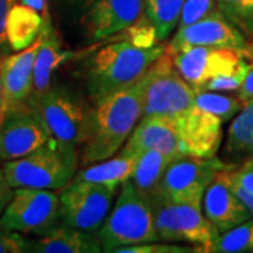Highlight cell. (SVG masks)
Masks as SVG:
<instances>
[{"label": "cell", "instance_id": "4316f807", "mask_svg": "<svg viewBox=\"0 0 253 253\" xmlns=\"http://www.w3.org/2000/svg\"><path fill=\"white\" fill-rule=\"evenodd\" d=\"M196 104L200 109L218 116L225 123L228 120L235 117L236 113L242 109L244 101L239 97L225 96L218 91L196 89Z\"/></svg>", "mask_w": 253, "mask_h": 253}, {"label": "cell", "instance_id": "e575fe53", "mask_svg": "<svg viewBox=\"0 0 253 253\" xmlns=\"http://www.w3.org/2000/svg\"><path fill=\"white\" fill-rule=\"evenodd\" d=\"M13 191H14V189L10 186V183L6 179L4 173L0 169V215L3 214L4 208L7 207V204H9L10 200L13 197Z\"/></svg>", "mask_w": 253, "mask_h": 253}, {"label": "cell", "instance_id": "d6a6232c", "mask_svg": "<svg viewBox=\"0 0 253 253\" xmlns=\"http://www.w3.org/2000/svg\"><path fill=\"white\" fill-rule=\"evenodd\" d=\"M17 1L18 0H0V59L13 52L6 37V23L10 10Z\"/></svg>", "mask_w": 253, "mask_h": 253}, {"label": "cell", "instance_id": "e0dca14e", "mask_svg": "<svg viewBox=\"0 0 253 253\" xmlns=\"http://www.w3.org/2000/svg\"><path fill=\"white\" fill-rule=\"evenodd\" d=\"M76 56L78 52L63 48L61 37L58 36V33L51 24L49 14L44 16V27L40 34V46L34 61L33 90L27 101V106L34 104L37 99L41 97L54 84V73Z\"/></svg>", "mask_w": 253, "mask_h": 253}, {"label": "cell", "instance_id": "d6986e66", "mask_svg": "<svg viewBox=\"0 0 253 253\" xmlns=\"http://www.w3.org/2000/svg\"><path fill=\"white\" fill-rule=\"evenodd\" d=\"M28 252L100 253L103 252V245L97 231L78 229L59 222L44 235L30 239Z\"/></svg>", "mask_w": 253, "mask_h": 253}, {"label": "cell", "instance_id": "8fae6325", "mask_svg": "<svg viewBox=\"0 0 253 253\" xmlns=\"http://www.w3.org/2000/svg\"><path fill=\"white\" fill-rule=\"evenodd\" d=\"M190 46L228 48L251 55L248 38L218 9L187 27L177 28L166 45V52L173 55Z\"/></svg>", "mask_w": 253, "mask_h": 253}, {"label": "cell", "instance_id": "f35d334b", "mask_svg": "<svg viewBox=\"0 0 253 253\" xmlns=\"http://www.w3.org/2000/svg\"><path fill=\"white\" fill-rule=\"evenodd\" d=\"M6 114H7L6 106H4L3 100H0V124L3 123V120H4V117H6Z\"/></svg>", "mask_w": 253, "mask_h": 253}, {"label": "cell", "instance_id": "277c9868", "mask_svg": "<svg viewBox=\"0 0 253 253\" xmlns=\"http://www.w3.org/2000/svg\"><path fill=\"white\" fill-rule=\"evenodd\" d=\"M103 252L159 241L151 204L136 191L129 180L121 184L109 215L97 231Z\"/></svg>", "mask_w": 253, "mask_h": 253}, {"label": "cell", "instance_id": "5bb4252c", "mask_svg": "<svg viewBox=\"0 0 253 253\" xmlns=\"http://www.w3.org/2000/svg\"><path fill=\"white\" fill-rule=\"evenodd\" d=\"M51 141L52 138L36 110L28 106L13 110L0 124V161L20 159Z\"/></svg>", "mask_w": 253, "mask_h": 253}, {"label": "cell", "instance_id": "8992f818", "mask_svg": "<svg viewBox=\"0 0 253 253\" xmlns=\"http://www.w3.org/2000/svg\"><path fill=\"white\" fill-rule=\"evenodd\" d=\"M155 219V228L163 242H187L196 252L212 253L219 238L217 228L203 212V207L176 203L159 193L149 200Z\"/></svg>", "mask_w": 253, "mask_h": 253}, {"label": "cell", "instance_id": "30bf717a", "mask_svg": "<svg viewBox=\"0 0 253 253\" xmlns=\"http://www.w3.org/2000/svg\"><path fill=\"white\" fill-rule=\"evenodd\" d=\"M117 190L118 186L73 179L59 193L61 222L78 229L99 231Z\"/></svg>", "mask_w": 253, "mask_h": 253}, {"label": "cell", "instance_id": "1f68e13d", "mask_svg": "<svg viewBox=\"0 0 253 253\" xmlns=\"http://www.w3.org/2000/svg\"><path fill=\"white\" fill-rule=\"evenodd\" d=\"M30 239L27 236L0 226V253L28 252Z\"/></svg>", "mask_w": 253, "mask_h": 253}, {"label": "cell", "instance_id": "74e56055", "mask_svg": "<svg viewBox=\"0 0 253 253\" xmlns=\"http://www.w3.org/2000/svg\"><path fill=\"white\" fill-rule=\"evenodd\" d=\"M18 3L26 4L28 7H31V9L37 10V11L41 13L42 16H46V14H48L45 0H18Z\"/></svg>", "mask_w": 253, "mask_h": 253}, {"label": "cell", "instance_id": "6da1fadb", "mask_svg": "<svg viewBox=\"0 0 253 253\" xmlns=\"http://www.w3.org/2000/svg\"><path fill=\"white\" fill-rule=\"evenodd\" d=\"M142 89L144 78L93 104L79 154L82 168L109 159L126 144L142 117Z\"/></svg>", "mask_w": 253, "mask_h": 253}, {"label": "cell", "instance_id": "d4e9b609", "mask_svg": "<svg viewBox=\"0 0 253 253\" xmlns=\"http://www.w3.org/2000/svg\"><path fill=\"white\" fill-rule=\"evenodd\" d=\"M184 0H144L145 17L154 26L158 41H163L177 28Z\"/></svg>", "mask_w": 253, "mask_h": 253}, {"label": "cell", "instance_id": "5b68a950", "mask_svg": "<svg viewBox=\"0 0 253 253\" xmlns=\"http://www.w3.org/2000/svg\"><path fill=\"white\" fill-rule=\"evenodd\" d=\"M79 156L66 154L54 141L20 159L3 163L1 170L13 189L61 190L73 180Z\"/></svg>", "mask_w": 253, "mask_h": 253}, {"label": "cell", "instance_id": "836d02e7", "mask_svg": "<svg viewBox=\"0 0 253 253\" xmlns=\"http://www.w3.org/2000/svg\"><path fill=\"white\" fill-rule=\"evenodd\" d=\"M226 174L229 177V180L236 183L238 186H241L242 189L246 190L248 193H251L253 196V169L245 168V166H236L234 169H228Z\"/></svg>", "mask_w": 253, "mask_h": 253}, {"label": "cell", "instance_id": "7a4b0ae2", "mask_svg": "<svg viewBox=\"0 0 253 253\" xmlns=\"http://www.w3.org/2000/svg\"><path fill=\"white\" fill-rule=\"evenodd\" d=\"M166 46H139L131 41L104 45L87 59L83 82L91 104L141 81Z\"/></svg>", "mask_w": 253, "mask_h": 253}, {"label": "cell", "instance_id": "3957f363", "mask_svg": "<svg viewBox=\"0 0 253 253\" xmlns=\"http://www.w3.org/2000/svg\"><path fill=\"white\" fill-rule=\"evenodd\" d=\"M28 107L38 113L55 144L66 154L79 156L87 134L90 107L78 91L52 84Z\"/></svg>", "mask_w": 253, "mask_h": 253}, {"label": "cell", "instance_id": "8d00e7d4", "mask_svg": "<svg viewBox=\"0 0 253 253\" xmlns=\"http://www.w3.org/2000/svg\"><path fill=\"white\" fill-rule=\"evenodd\" d=\"M238 97L242 101H248V100L253 99V62H251L248 75L245 78L242 86L238 90Z\"/></svg>", "mask_w": 253, "mask_h": 253}, {"label": "cell", "instance_id": "ac0fdd59", "mask_svg": "<svg viewBox=\"0 0 253 253\" xmlns=\"http://www.w3.org/2000/svg\"><path fill=\"white\" fill-rule=\"evenodd\" d=\"M203 212L217 228L219 235L252 217L249 210L229 187L225 170L218 173L206 190L203 197Z\"/></svg>", "mask_w": 253, "mask_h": 253}, {"label": "cell", "instance_id": "4dcf8cb0", "mask_svg": "<svg viewBox=\"0 0 253 253\" xmlns=\"http://www.w3.org/2000/svg\"><path fill=\"white\" fill-rule=\"evenodd\" d=\"M194 246H183L176 242H146L120 248L114 253H194Z\"/></svg>", "mask_w": 253, "mask_h": 253}, {"label": "cell", "instance_id": "7c38bea8", "mask_svg": "<svg viewBox=\"0 0 253 253\" xmlns=\"http://www.w3.org/2000/svg\"><path fill=\"white\" fill-rule=\"evenodd\" d=\"M81 24L91 42L109 40L144 17V0H79Z\"/></svg>", "mask_w": 253, "mask_h": 253}, {"label": "cell", "instance_id": "484cf974", "mask_svg": "<svg viewBox=\"0 0 253 253\" xmlns=\"http://www.w3.org/2000/svg\"><path fill=\"white\" fill-rule=\"evenodd\" d=\"M214 253H253V217L221 234Z\"/></svg>", "mask_w": 253, "mask_h": 253}, {"label": "cell", "instance_id": "4fadbf2b", "mask_svg": "<svg viewBox=\"0 0 253 253\" xmlns=\"http://www.w3.org/2000/svg\"><path fill=\"white\" fill-rule=\"evenodd\" d=\"M244 58L252 56L215 46H190L172 55L174 68L194 89H203L208 81L219 75L234 72Z\"/></svg>", "mask_w": 253, "mask_h": 253}, {"label": "cell", "instance_id": "9a60e30c", "mask_svg": "<svg viewBox=\"0 0 253 253\" xmlns=\"http://www.w3.org/2000/svg\"><path fill=\"white\" fill-rule=\"evenodd\" d=\"M176 129L181 146V154L199 158H212L222 142L221 118L200 109L196 104L187 113L169 120Z\"/></svg>", "mask_w": 253, "mask_h": 253}, {"label": "cell", "instance_id": "9c48e42d", "mask_svg": "<svg viewBox=\"0 0 253 253\" xmlns=\"http://www.w3.org/2000/svg\"><path fill=\"white\" fill-rule=\"evenodd\" d=\"M59 222V194L55 190L17 187L0 215V226L23 235H44Z\"/></svg>", "mask_w": 253, "mask_h": 253}, {"label": "cell", "instance_id": "83f0119b", "mask_svg": "<svg viewBox=\"0 0 253 253\" xmlns=\"http://www.w3.org/2000/svg\"><path fill=\"white\" fill-rule=\"evenodd\" d=\"M217 9L234 23L248 40H252L253 0H217Z\"/></svg>", "mask_w": 253, "mask_h": 253}, {"label": "cell", "instance_id": "60d3db41", "mask_svg": "<svg viewBox=\"0 0 253 253\" xmlns=\"http://www.w3.org/2000/svg\"><path fill=\"white\" fill-rule=\"evenodd\" d=\"M249 51H251V55L253 56V38L251 40V42H249Z\"/></svg>", "mask_w": 253, "mask_h": 253}, {"label": "cell", "instance_id": "2e32d148", "mask_svg": "<svg viewBox=\"0 0 253 253\" xmlns=\"http://www.w3.org/2000/svg\"><path fill=\"white\" fill-rule=\"evenodd\" d=\"M40 38L27 49L11 52L0 59L3 103L7 113L27 106L33 90V72Z\"/></svg>", "mask_w": 253, "mask_h": 253}, {"label": "cell", "instance_id": "d590c367", "mask_svg": "<svg viewBox=\"0 0 253 253\" xmlns=\"http://www.w3.org/2000/svg\"><path fill=\"white\" fill-rule=\"evenodd\" d=\"M225 177H226V181H228V184H229V187H231V190H232L236 196H238V199L244 203V206L248 208V210H249L251 215L253 217V196L252 194H251V193H248L246 190L242 189L241 186H238V184H236V183H234L232 180H229V177H228V174H226V170H225Z\"/></svg>", "mask_w": 253, "mask_h": 253}, {"label": "cell", "instance_id": "44dd1931", "mask_svg": "<svg viewBox=\"0 0 253 253\" xmlns=\"http://www.w3.org/2000/svg\"><path fill=\"white\" fill-rule=\"evenodd\" d=\"M139 155L141 154L138 152H129L123 149L121 152L113 155L109 159L83 166L81 172H76L73 179L109 186H121L131 177Z\"/></svg>", "mask_w": 253, "mask_h": 253}, {"label": "cell", "instance_id": "f1b7e54d", "mask_svg": "<svg viewBox=\"0 0 253 253\" xmlns=\"http://www.w3.org/2000/svg\"><path fill=\"white\" fill-rule=\"evenodd\" d=\"M249 66H251V62L248 61V58H244L242 62L239 63V66L236 68L234 72L226 73V75H219L217 78H212L211 81H208L203 86V90L218 91V93L238 91L239 87L242 86L246 75H248Z\"/></svg>", "mask_w": 253, "mask_h": 253}, {"label": "cell", "instance_id": "ba28073f", "mask_svg": "<svg viewBox=\"0 0 253 253\" xmlns=\"http://www.w3.org/2000/svg\"><path fill=\"white\" fill-rule=\"evenodd\" d=\"M236 165L217 156L199 158L181 155L168 165L159 184V194L176 203H189L203 207V197L218 173L234 169Z\"/></svg>", "mask_w": 253, "mask_h": 253}, {"label": "cell", "instance_id": "ffe728a7", "mask_svg": "<svg viewBox=\"0 0 253 253\" xmlns=\"http://www.w3.org/2000/svg\"><path fill=\"white\" fill-rule=\"evenodd\" d=\"M123 149L138 154L156 149L174 158L183 155L179 136L172 123L168 118L158 116L141 117Z\"/></svg>", "mask_w": 253, "mask_h": 253}, {"label": "cell", "instance_id": "52a82bcc", "mask_svg": "<svg viewBox=\"0 0 253 253\" xmlns=\"http://www.w3.org/2000/svg\"><path fill=\"white\" fill-rule=\"evenodd\" d=\"M196 106V89L177 72L172 55H161L144 76L142 117H179Z\"/></svg>", "mask_w": 253, "mask_h": 253}, {"label": "cell", "instance_id": "cb8c5ba5", "mask_svg": "<svg viewBox=\"0 0 253 253\" xmlns=\"http://www.w3.org/2000/svg\"><path fill=\"white\" fill-rule=\"evenodd\" d=\"M173 159L174 156L163 154L156 149L144 151L139 155L135 169L128 180L134 184L136 191L148 203L158 194L163 173Z\"/></svg>", "mask_w": 253, "mask_h": 253}, {"label": "cell", "instance_id": "603a6c76", "mask_svg": "<svg viewBox=\"0 0 253 253\" xmlns=\"http://www.w3.org/2000/svg\"><path fill=\"white\" fill-rule=\"evenodd\" d=\"M225 162L236 165L253 156V99L244 101L242 109L232 118L224 148Z\"/></svg>", "mask_w": 253, "mask_h": 253}, {"label": "cell", "instance_id": "ab89813d", "mask_svg": "<svg viewBox=\"0 0 253 253\" xmlns=\"http://www.w3.org/2000/svg\"><path fill=\"white\" fill-rule=\"evenodd\" d=\"M0 100H3V86H1V78H0Z\"/></svg>", "mask_w": 253, "mask_h": 253}, {"label": "cell", "instance_id": "f546056e", "mask_svg": "<svg viewBox=\"0 0 253 253\" xmlns=\"http://www.w3.org/2000/svg\"><path fill=\"white\" fill-rule=\"evenodd\" d=\"M215 9H217V0H184L177 28L187 27L208 16Z\"/></svg>", "mask_w": 253, "mask_h": 253}, {"label": "cell", "instance_id": "7402d4cb", "mask_svg": "<svg viewBox=\"0 0 253 253\" xmlns=\"http://www.w3.org/2000/svg\"><path fill=\"white\" fill-rule=\"evenodd\" d=\"M44 27V16L26 4L16 3L6 23V37L13 52L27 49L37 40Z\"/></svg>", "mask_w": 253, "mask_h": 253}]
</instances>
